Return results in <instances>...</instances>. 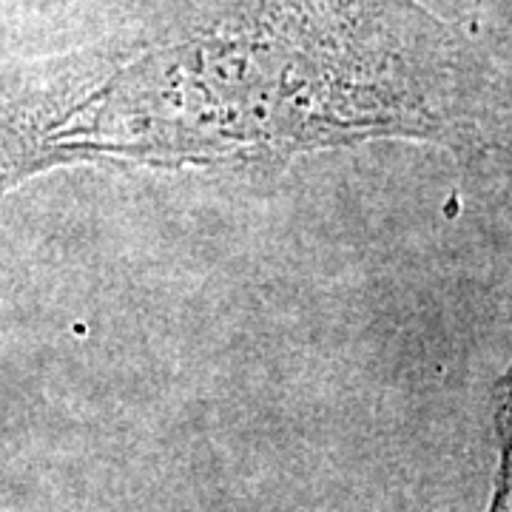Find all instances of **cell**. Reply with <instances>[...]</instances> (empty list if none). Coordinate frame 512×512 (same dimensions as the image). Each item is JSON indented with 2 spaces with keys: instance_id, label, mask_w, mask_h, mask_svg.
Returning <instances> with one entry per match:
<instances>
[{
  "instance_id": "cell-1",
  "label": "cell",
  "mask_w": 512,
  "mask_h": 512,
  "mask_svg": "<svg viewBox=\"0 0 512 512\" xmlns=\"http://www.w3.org/2000/svg\"><path fill=\"white\" fill-rule=\"evenodd\" d=\"M97 86L0 83V194L74 163L276 168L367 140L481 151L498 128L467 40L416 0H220Z\"/></svg>"
},
{
  "instance_id": "cell-2",
  "label": "cell",
  "mask_w": 512,
  "mask_h": 512,
  "mask_svg": "<svg viewBox=\"0 0 512 512\" xmlns=\"http://www.w3.org/2000/svg\"><path fill=\"white\" fill-rule=\"evenodd\" d=\"M495 444L498 467L487 512H512V362L495 393Z\"/></svg>"
}]
</instances>
